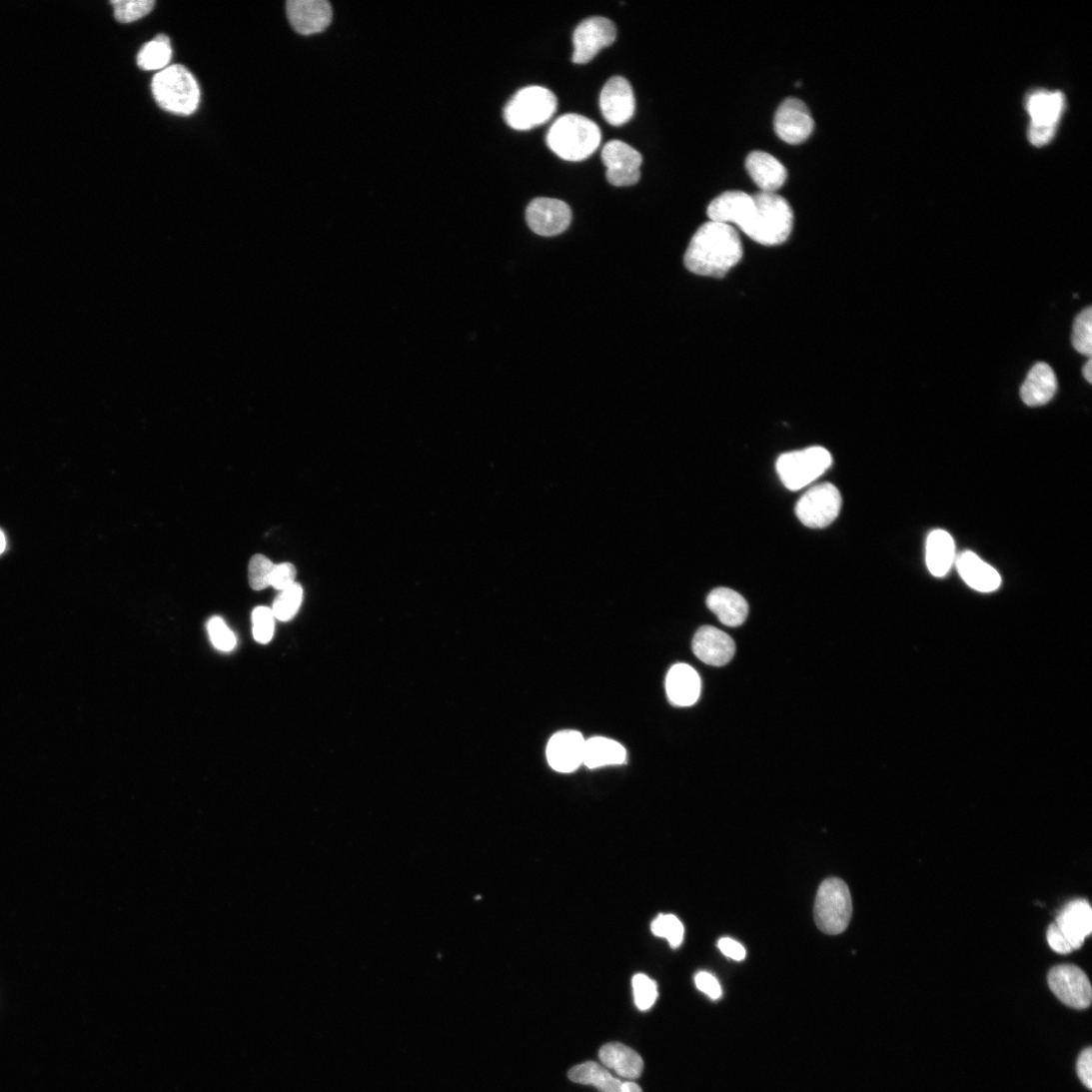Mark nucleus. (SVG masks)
<instances>
[{"instance_id":"nucleus-5","label":"nucleus","mask_w":1092,"mask_h":1092,"mask_svg":"<svg viewBox=\"0 0 1092 1092\" xmlns=\"http://www.w3.org/2000/svg\"><path fill=\"white\" fill-rule=\"evenodd\" d=\"M853 903L847 884L838 878L823 881L814 903V919L818 929L827 935H839L849 927Z\"/></svg>"},{"instance_id":"nucleus-22","label":"nucleus","mask_w":1092,"mask_h":1092,"mask_svg":"<svg viewBox=\"0 0 1092 1092\" xmlns=\"http://www.w3.org/2000/svg\"><path fill=\"white\" fill-rule=\"evenodd\" d=\"M752 196L739 191L723 193L714 199L707 209L710 221L736 225L740 230L746 224L753 209Z\"/></svg>"},{"instance_id":"nucleus-26","label":"nucleus","mask_w":1092,"mask_h":1092,"mask_svg":"<svg viewBox=\"0 0 1092 1092\" xmlns=\"http://www.w3.org/2000/svg\"><path fill=\"white\" fill-rule=\"evenodd\" d=\"M625 760L624 746L613 739L597 736L584 742L582 765L586 768L622 765Z\"/></svg>"},{"instance_id":"nucleus-43","label":"nucleus","mask_w":1092,"mask_h":1092,"mask_svg":"<svg viewBox=\"0 0 1092 1092\" xmlns=\"http://www.w3.org/2000/svg\"><path fill=\"white\" fill-rule=\"evenodd\" d=\"M1047 941L1051 949L1058 954L1066 955L1073 952L1069 945L1066 943V941L1063 939V937L1060 935L1055 925V922L1051 923L1050 927L1048 928Z\"/></svg>"},{"instance_id":"nucleus-35","label":"nucleus","mask_w":1092,"mask_h":1092,"mask_svg":"<svg viewBox=\"0 0 1092 1092\" xmlns=\"http://www.w3.org/2000/svg\"><path fill=\"white\" fill-rule=\"evenodd\" d=\"M275 564L263 554L251 557L248 567V578L252 589L261 591L271 585V576Z\"/></svg>"},{"instance_id":"nucleus-15","label":"nucleus","mask_w":1092,"mask_h":1092,"mask_svg":"<svg viewBox=\"0 0 1092 1092\" xmlns=\"http://www.w3.org/2000/svg\"><path fill=\"white\" fill-rule=\"evenodd\" d=\"M600 109L612 126L626 124L634 115L635 99L630 83L621 76L610 78L602 89Z\"/></svg>"},{"instance_id":"nucleus-3","label":"nucleus","mask_w":1092,"mask_h":1092,"mask_svg":"<svg viewBox=\"0 0 1092 1092\" xmlns=\"http://www.w3.org/2000/svg\"><path fill=\"white\" fill-rule=\"evenodd\" d=\"M546 142L549 149L561 159L577 162L589 158L598 149L601 131L593 121L568 114L552 124Z\"/></svg>"},{"instance_id":"nucleus-10","label":"nucleus","mask_w":1092,"mask_h":1092,"mask_svg":"<svg viewBox=\"0 0 1092 1092\" xmlns=\"http://www.w3.org/2000/svg\"><path fill=\"white\" fill-rule=\"evenodd\" d=\"M616 27L603 17H592L582 21L573 33L572 62L585 64L597 54L615 42Z\"/></svg>"},{"instance_id":"nucleus-29","label":"nucleus","mask_w":1092,"mask_h":1092,"mask_svg":"<svg viewBox=\"0 0 1092 1092\" xmlns=\"http://www.w3.org/2000/svg\"><path fill=\"white\" fill-rule=\"evenodd\" d=\"M568 1078L575 1083L593 1085L601 1092H620L622 1086L619 1079L596 1062H585L572 1067L568 1071Z\"/></svg>"},{"instance_id":"nucleus-30","label":"nucleus","mask_w":1092,"mask_h":1092,"mask_svg":"<svg viewBox=\"0 0 1092 1092\" xmlns=\"http://www.w3.org/2000/svg\"><path fill=\"white\" fill-rule=\"evenodd\" d=\"M173 57L171 40L159 35L147 43L137 56L138 66L146 71L165 69Z\"/></svg>"},{"instance_id":"nucleus-11","label":"nucleus","mask_w":1092,"mask_h":1092,"mask_svg":"<svg viewBox=\"0 0 1092 1092\" xmlns=\"http://www.w3.org/2000/svg\"><path fill=\"white\" fill-rule=\"evenodd\" d=\"M1052 992L1065 1005L1075 1010H1085L1092 1000V988L1085 972L1072 964L1058 965L1048 974Z\"/></svg>"},{"instance_id":"nucleus-37","label":"nucleus","mask_w":1092,"mask_h":1092,"mask_svg":"<svg viewBox=\"0 0 1092 1092\" xmlns=\"http://www.w3.org/2000/svg\"><path fill=\"white\" fill-rule=\"evenodd\" d=\"M275 615L268 607H258L252 614L254 621V635L257 641L263 644L269 643L275 633Z\"/></svg>"},{"instance_id":"nucleus-6","label":"nucleus","mask_w":1092,"mask_h":1092,"mask_svg":"<svg viewBox=\"0 0 1092 1092\" xmlns=\"http://www.w3.org/2000/svg\"><path fill=\"white\" fill-rule=\"evenodd\" d=\"M557 109L556 97L543 87H528L509 102L504 119L515 130L528 131L549 121Z\"/></svg>"},{"instance_id":"nucleus-17","label":"nucleus","mask_w":1092,"mask_h":1092,"mask_svg":"<svg viewBox=\"0 0 1092 1092\" xmlns=\"http://www.w3.org/2000/svg\"><path fill=\"white\" fill-rule=\"evenodd\" d=\"M1055 925L1072 949L1078 950L1092 932V909L1085 899L1069 902L1058 914Z\"/></svg>"},{"instance_id":"nucleus-23","label":"nucleus","mask_w":1092,"mask_h":1092,"mask_svg":"<svg viewBox=\"0 0 1092 1092\" xmlns=\"http://www.w3.org/2000/svg\"><path fill=\"white\" fill-rule=\"evenodd\" d=\"M955 564L965 582L978 592L996 591L1001 584L998 571L972 551L956 556Z\"/></svg>"},{"instance_id":"nucleus-24","label":"nucleus","mask_w":1092,"mask_h":1092,"mask_svg":"<svg viewBox=\"0 0 1092 1092\" xmlns=\"http://www.w3.org/2000/svg\"><path fill=\"white\" fill-rule=\"evenodd\" d=\"M1058 389L1056 375L1052 368L1044 363L1036 364L1029 372L1021 388L1023 402L1030 407L1047 405Z\"/></svg>"},{"instance_id":"nucleus-31","label":"nucleus","mask_w":1092,"mask_h":1092,"mask_svg":"<svg viewBox=\"0 0 1092 1092\" xmlns=\"http://www.w3.org/2000/svg\"><path fill=\"white\" fill-rule=\"evenodd\" d=\"M1072 346L1074 350L1089 359L1092 355V309L1087 307L1080 312L1073 323Z\"/></svg>"},{"instance_id":"nucleus-9","label":"nucleus","mask_w":1092,"mask_h":1092,"mask_svg":"<svg viewBox=\"0 0 1092 1092\" xmlns=\"http://www.w3.org/2000/svg\"><path fill=\"white\" fill-rule=\"evenodd\" d=\"M1065 105L1060 92L1036 91L1029 95L1027 110L1032 119L1029 140L1034 146H1045L1054 138Z\"/></svg>"},{"instance_id":"nucleus-13","label":"nucleus","mask_w":1092,"mask_h":1092,"mask_svg":"<svg viewBox=\"0 0 1092 1092\" xmlns=\"http://www.w3.org/2000/svg\"><path fill=\"white\" fill-rule=\"evenodd\" d=\"M774 129L784 142L797 145L805 142L813 132L814 121L807 106L795 98L786 99L778 108Z\"/></svg>"},{"instance_id":"nucleus-4","label":"nucleus","mask_w":1092,"mask_h":1092,"mask_svg":"<svg viewBox=\"0 0 1092 1092\" xmlns=\"http://www.w3.org/2000/svg\"><path fill=\"white\" fill-rule=\"evenodd\" d=\"M158 106L175 115L190 116L200 105L201 92L194 75L183 65L167 66L152 81Z\"/></svg>"},{"instance_id":"nucleus-19","label":"nucleus","mask_w":1092,"mask_h":1092,"mask_svg":"<svg viewBox=\"0 0 1092 1092\" xmlns=\"http://www.w3.org/2000/svg\"><path fill=\"white\" fill-rule=\"evenodd\" d=\"M692 648L701 661L713 666L725 665L735 653L732 638L713 626H703L696 632Z\"/></svg>"},{"instance_id":"nucleus-14","label":"nucleus","mask_w":1092,"mask_h":1092,"mask_svg":"<svg viewBox=\"0 0 1092 1092\" xmlns=\"http://www.w3.org/2000/svg\"><path fill=\"white\" fill-rule=\"evenodd\" d=\"M527 221L538 235L556 236L568 228L571 222V211L562 201L539 198L530 204Z\"/></svg>"},{"instance_id":"nucleus-38","label":"nucleus","mask_w":1092,"mask_h":1092,"mask_svg":"<svg viewBox=\"0 0 1092 1092\" xmlns=\"http://www.w3.org/2000/svg\"><path fill=\"white\" fill-rule=\"evenodd\" d=\"M208 630L214 645L223 651H230L236 645V637L220 617H214L208 624Z\"/></svg>"},{"instance_id":"nucleus-42","label":"nucleus","mask_w":1092,"mask_h":1092,"mask_svg":"<svg viewBox=\"0 0 1092 1092\" xmlns=\"http://www.w3.org/2000/svg\"><path fill=\"white\" fill-rule=\"evenodd\" d=\"M718 948L726 957L735 961H742L746 955L744 947L730 938L719 940Z\"/></svg>"},{"instance_id":"nucleus-21","label":"nucleus","mask_w":1092,"mask_h":1092,"mask_svg":"<svg viewBox=\"0 0 1092 1092\" xmlns=\"http://www.w3.org/2000/svg\"><path fill=\"white\" fill-rule=\"evenodd\" d=\"M665 690L671 704L680 707L692 706L699 699L701 680L691 665L677 663L668 670Z\"/></svg>"},{"instance_id":"nucleus-2","label":"nucleus","mask_w":1092,"mask_h":1092,"mask_svg":"<svg viewBox=\"0 0 1092 1092\" xmlns=\"http://www.w3.org/2000/svg\"><path fill=\"white\" fill-rule=\"evenodd\" d=\"M753 209L741 231L765 246L785 243L793 229L794 216L788 202L776 193L760 192L752 196Z\"/></svg>"},{"instance_id":"nucleus-45","label":"nucleus","mask_w":1092,"mask_h":1092,"mask_svg":"<svg viewBox=\"0 0 1092 1092\" xmlns=\"http://www.w3.org/2000/svg\"><path fill=\"white\" fill-rule=\"evenodd\" d=\"M7 547V540L2 531H0V554H2Z\"/></svg>"},{"instance_id":"nucleus-32","label":"nucleus","mask_w":1092,"mask_h":1092,"mask_svg":"<svg viewBox=\"0 0 1092 1092\" xmlns=\"http://www.w3.org/2000/svg\"><path fill=\"white\" fill-rule=\"evenodd\" d=\"M651 932L665 939L673 948L682 944L685 933L682 922L673 914H659L651 923Z\"/></svg>"},{"instance_id":"nucleus-44","label":"nucleus","mask_w":1092,"mask_h":1092,"mask_svg":"<svg viewBox=\"0 0 1092 1092\" xmlns=\"http://www.w3.org/2000/svg\"><path fill=\"white\" fill-rule=\"evenodd\" d=\"M1082 372H1083L1084 379L1089 384H1091V382H1092V362H1091V359H1089L1087 361V363L1084 365Z\"/></svg>"},{"instance_id":"nucleus-41","label":"nucleus","mask_w":1092,"mask_h":1092,"mask_svg":"<svg viewBox=\"0 0 1092 1092\" xmlns=\"http://www.w3.org/2000/svg\"><path fill=\"white\" fill-rule=\"evenodd\" d=\"M1077 1074L1081 1082L1092 1089V1049L1082 1051L1077 1061Z\"/></svg>"},{"instance_id":"nucleus-16","label":"nucleus","mask_w":1092,"mask_h":1092,"mask_svg":"<svg viewBox=\"0 0 1092 1092\" xmlns=\"http://www.w3.org/2000/svg\"><path fill=\"white\" fill-rule=\"evenodd\" d=\"M585 739L575 730H562L548 741L546 758L549 766L558 773H572L582 765Z\"/></svg>"},{"instance_id":"nucleus-12","label":"nucleus","mask_w":1092,"mask_h":1092,"mask_svg":"<svg viewBox=\"0 0 1092 1092\" xmlns=\"http://www.w3.org/2000/svg\"><path fill=\"white\" fill-rule=\"evenodd\" d=\"M602 161L612 186L631 187L639 182L642 156L630 145L620 140L608 142L602 150Z\"/></svg>"},{"instance_id":"nucleus-20","label":"nucleus","mask_w":1092,"mask_h":1092,"mask_svg":"<svg viewBox=\"0 0 1092 1092\" xmlns=\"http://www.w3.org/2000/svg\"><path fill=\"white\" fill-rule=\"evenodd\" d=\"M746 171L761 192L776 193L787 180L786 167L772 154L753 151L745 159Z\"/></svg>"},{"instance_id":"nucleus-1","label":"nucleus","mask_w":1092,"mask_h":1092,"mask_svg":"<svg viewBox=\"0 0 1092 1092\" xmlns=\"http://www.w3.org/2000/svg\"><path fill=\"white\" fill-rule=\"evenodd\" d=\"M742 256L741 240L733 226L709 221L692 237L684 264L692 274L721 279Z\"/></svg>"},{"instance_id":"nucleus-25","label":"nucleus","mask_w":1092,"mask_h":1092,"mask_svg":"<svg viewBox=\"0 0 1092 1092\" xmlns=\"http://www.w3.org/2000/svg\"><path fill=\"white\" fill-rule=\"evenodd\" d=\"M706 604L719 621L729 627H737L744 623L748 614L745 599L728 587H717L712 590L706 599Z\"/></svg>"},{"instance_id":"nucleus-36","label":"nucleus","mask_w":1092,"mask_h":1092,"mask_svg":"<svg viewBox=\"0 0 1092 1092\" xmlns=\"http://www.w3.org/2000/svg\"><path fill=\"white\" fill-rule=\"evenodd\" d=\"M632 987L637 1009L648 1011L657 998L656 983L644 974H637L632 979Z\"/></svg>"},{"instance_id":"nucleus-7","label":"nucleus","mask_w":1092,"mask_h":1092,"mask_svg":"<svg viewBox=\"0 0 1092 1092\" xmlns=\"http://www.w3.org/2000/svg\"><path fill=\"white\" fill-rule=\"evenodd\" d=\"M832 465L829 452L820 447L783 454L776 469L783 485L798 491L821 477Z\"/></svg>"},{"instance_id":"nucleus-28","label":"nucleus","mask_w":1092,"mask_h":1092,"mask_svg":"<svg viewBox=\"0 0 1092 1092\" xmlns=\"http://www.w3.org/2000/svg\"><path fill=\"white\" fill-rule=\"evenodd\" d=\"M599 1057L604 1066L614 1070L619 1076L636 1079L643 1070L642 1058L631 1048L620 1043L604 1045Z\"/></svg>"},{"instance_id":"nucleus-8","label":"nucleus","mask_w":1092,"mask_h":1092,"mask_svg":"<svg viewBox=\"0 0 1092 1092\" xmlns=\"http://www.w3.org/2000/svg\"><path fill=\"white\" fill-rule=\"evenodd\" d=\"M841 493L830 483L811 487L797 502L795 514L801 524L819 530L830 526L841 513Z\"/></svg>"},{"instance_id":"nucleus-34","label":"nucleus","mask_w":1092,"mask_h":1092,"mask_svg":"<svg viewBox=\"0 0 1092 1092\" xmlns=\"http://www.w3.org/2000/svg\"><path fill=\"white\" fill-rule=\"evenodd\" d=\"M118 22L129 24L149 15L155 7L152 0H115L112 2Z\"/></svg>"},{"instance_id":"nucleus-27","label":"nucleus","mask_w":1092,"mask_h":1092,"mask_svg":"<svg viewBox=\"0 0 1092 1092\" xmlns=\"http://www.w3.org/2000/svg\"><path fill=\"white\" fill-rule=\"evenodd\" d=\"M926 554L930 572L938 577L946 575L956 560L953 538L945 531H934L928 538Z\"/></svg>"},{"instance_id":"nucleus-33","label":"nucleus","mask_w":1092,"mask_h":1092,"mask_svg":"<svg viewBox=\"0 0 1092 1092\" xmlns=\"http://www.w3.org/2000/svg\"><path fill=\"white\" fill-rule=\"evenodd\" d=\"M303 600V589L300 583H293L276 599L272 609L277 619L289 621L298 613Z\"/></svg>"},{"instance_id":"nucleus-39","label":"nucleus","mask_w":1092,"mask_h":1092,"mask_svg":"<svg viewBox=\"0 0 1092 1092\" xmlns=\"http://www.w3.org/2000/svg\"><path fill=\"white\" fill-rule=\"evenodd\" d=\"M296 574V567L290 562L275 564L271 576V585L280 591H284L295 583Z\"/></svg>"},{"instance_id":"nucleus-18","label":"nucleus","mask_w":1092,"mask_h":1092,"mask_svg":"<svg viewBox=\"0 0 1092 1092\" xmlns=\"http://www.w3.org/2000/svg\"><path fill=\"white\" fill-rule=\"evenodd\" d=\"M287 15L294 30L305 36L323 32L332 21V9L325 0H290Z\"/></svg>"},{"instance_id":"nucleus-40","label":"nucleus","mask_w":1092,"mask_h":1092,"mask_svg":"<svg viewBox=\"0 0 1092 1092\" xmlns=\"http://www.w3.org/2000/svg\"><path fill=\"white\" fill-rule=\"evenodd\" d=\"M696 987L711 999H719L722 996V989L718 980L710 973L699 972L695 976Z\"/></svg>"}]
</instances>
